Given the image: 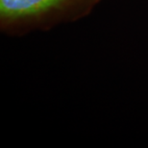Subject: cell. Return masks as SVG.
Listing matches in <instances>:
<instances>
[{
  "label": "cell",
  "instance_id": "cell-1",
  "mask_svg": "<svg viewBox=\"0 0 148 148\" xmlns=\"http://www.w3.org/2000/svg\"><path fill=\"white\" fill-rule=\"evenodd\" d=\"M101 0H0V30L23 36L76 21L90 14Z\"/></svg>",
  "mask_w": 148,
  "mask_h": 148
}]
</instances>
